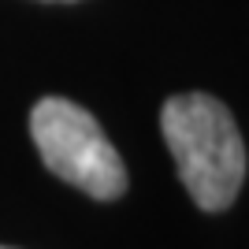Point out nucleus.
I'll use <instances>...</instances> for the list:
<instances>
[{
  "mask_svg": "<svg viewBox=\"0 0 249 249\" xmlns=\"http://www.w3.org/2000/svg\"><path fill=\"white\" fill-rule=\"evenodd\" d=\"M34 145L52 175L97 201H115L126 190V167L82 104L67 97H41L30 112Z\"/></svg>",
  "mask_w": 249,
  "mask_h": 249,
  "instance_id": "f03ea898",
  "label": "nucleus"
},
{
  "mask_svg": "<svg viewBox=\"0 0 249 249\" xmlns=\"http://www.w3.org/2000/svg\"><path fill=\"white\" fill-rule=\"evenodd\" d=\"M60 4H63V0H60Z\"/></svg>",
  "mask_w": 249,
  "mask_h": 249,
  "instance_id": "7ed1b4c3",
  "label": "nucleus"
},
{
  "mask_svg": "<svg viewBox=\"0 0 249 249\" xmlns=\"http://www.w3.org/2000/svg\"><path fill=\"white\" fill-rule=\"evenodd\" d=\"M167 149L194 205L223 212L246 182V145L227 104L208 93H178L160 112Z\"/></svg>",
  "mask_w": 249,
  "mask_h": 249,
  "instance_id": "f257e3e1",
  "label": "nucleus"
}]
</instances>
